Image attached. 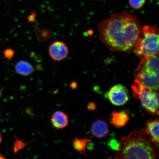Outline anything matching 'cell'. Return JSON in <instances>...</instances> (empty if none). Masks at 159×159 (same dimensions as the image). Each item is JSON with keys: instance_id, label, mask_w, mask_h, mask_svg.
<instances>
[{"instance_id": "obj_15", "label": "cell", "mask_w": 159, "mask_h": 159, "mask_svg": "<svg viewBox=\"0 0 159 159\" xmlns=\"http://www.w3.org/2000/svg\"><path fill=\"white\" fill-rule=\"evenodd\" d=\"M146 0H129V5L135 10L140 9L143 7Z\"/></svg>"}, {"instance_id": "obj_22", "label": "cell", "mask_w": 159, "mask_h": 159, "mask_svg": "<svg viewBox=\"0 0 159 159\" xmlns=\"http://www.w3.org/2000/svg\"><path fill=\"white\" fill-rule=\"evenodd\" d=\"M0 116H1V112H0Z\"/></svg>"}, {"instance_id": "obj_3", "label": "cell", "mask_w": 159, "mask_h": 159, "mask_svg": "<svg viewBox=\"0 0 159 159\" xmlns=\"http://www.w3.org/2000/svg\"><path fill=\"white\" fill-rule=\"evenodd\" d=\"M159 55L152 56L141 60L134 75L145 88L158 91L159 89Z\"/></svg>"}, {"instance_id": "obj_5", "label": "cell", "mask_w": 159, "mask_h": 159, "mask_svg": "<svg viewBox=\"0 0 159 159\" xmlns=\"http://www.w3.org/2000/svg\"><path fill=\"white\" fill-rule=\"evenodd\" d=\"M132 88L136 98L140 99L146 112L152 115L159 114L158 91L145 88L138 80H135Z\"/></svg>"}, {"instance_id": "obj_18", "label": "cell", "mask_w": 159, "mask_h": 159, "mask_svg": "<svg viewBox=\"0 0 159 159\" xmlns=\"http://www.w3.org/2000/svg\"><path fill=\"white\" fill-rule=\"evenodd\" d=\"M37 12L35 11L33 12L29 16L27 17V19L30 22H34L36 21V16Z\"/></svg>"}, {"instance_id": "obj_12", "label": "cell", "mask_w": 159, "mask_h": 159, "mask_svg": "<svg viewBox=\"0 0 159 159\" xmlns=\"http://www.w3.org/2000/svg\"><path fill=\"white\" fill-rule=\"evenodd\" d=\"M16 72L24 76H29L34 72V68L29 61L20 60L16 63L15 66Z\"/></svg>"}, {"instance_id": "obj_17", "label": "cell", "mask_w": 159, "mask_h": 159, "mask_svg": "<svg viewBox=\"0 0 159 159\" xmlns=\"http://www.w3.org/2000/svg\"><path fill=\"white\" fill-rule=\"evenodd\" d=\"M109 145L111 148L117 151L119 148V143L116 140H112L109 142Z\"/></svg>"}, {"instance_id": "obj_2", "label": "cell", "mask_w": 159, "mask_h": 159, "mask_svg": "<svg viewBox=\"0 0 159 159\" xmlns=\"http://www.w3.org/2000/svg\"><path fill=\"white\" fill-rule=\"evenodd\" d=\"M115 159H158L156 143L144 131L135 130L123 137L119 142Z\"/></svg>"}, {"instance_id": "obj_8", "label": "cell", "mask_w": 159, "mask_h": 159, "mask_svg": "<svg viewBox=\"0 0 159 159\" xmlns=\"http://www.w3.org/2000/svg\"><path fill=\"white\" fill-rule=\"evenodd\" d=\"M51 122L55 128L63 129L66 128L69 124L68 116L62 111H56L51 116Z\"/></svg>"}, {"instance_id": "obj_6", "label": "cell", "mask_w": 159, "mask_h": 159, "mask_svg": "<svg viewBox=\"0 0 159 159\" xmlns=\"http://www.w3.org/2000/svg\"><path fill=\"white\" fill-rule=\"evenodd\" d=\"M129 95L128 89L120 84L112 87L108 94L109 100L116 106H121L126 104L129 100Z\"/></svg>"}, {"instance_id": "obj_7", "label": "cell", "mask_w": 159, "mask_h": 159, "mask_svg": "<svg viewBox=\"0 0 159 159\" xmlns=\"http://www.w3.org/2000/svg\"><path fill=\"white\" fill-rule=\"evenodd\" d=\"M50 57L53 60L59 61L63 60L69 54L68 47L62 41H55L50 45L48 49Z\"/></svg>"}, {"instance_id": "obj_10", "label": "cell", "mask_w": 159, "mask_h": 159, "mask_svg": "<svg viewBox=\"0 0 159 159\" xmlns=\"http://www.w3.org/2000/svg\"><path fill=\"white\" fill-rule=\"evenodd\" d=\"M129 118L130 117L126 111H115L111 115L109 121L116 128H121L126 125Z\"/></svg>"}, {"instance_id": "obj_1", "label": "cell", "mask_w": 159, "mask_h": 159, "mask_svg": "<svg viewBox=\"0 0 159 159\" xmlns=\"http://www.w3.org/2000/svg\"><path fill=\"white\" fill-rule=\"evenodd\" d=\"M142 28L135 16L124 11L114 14L99 24V37L111 51L130 53L135 49Z\"/></svg>"}, {"instance_id": "obj_16", "label": "cell", "mask_w": 159, "mask_h": 159, "mask_svg": "<svg viewBox=\"0 0 159 159\" xmlns=\"http://www.w3.org/2000/svg\"><path fill=\"white\" fill-rule=\"evenodd\" d=\"M15 54V51L14 50L8 48L5 50L3 51V54L5 58L11 59L13 58Z\"/></svg>"}, {"instance_id": "obj_11", "label": "cell", "mask_w": 159, "mask_h": 159, "mask_svg": "<svg viewBox=\"0 0 159 159\" xmlns=\"http://www.w3.org/2000/svg\"><path fill=\"white\" fill-rule=\"evenodd\" d=\"M159 119L147 121L144 132L152 139L153 142L158 144L159 143Z\"/></svg>"}, {"instance_id": "obj_9", "label": "cell", "mask_w": 159, "mask_h": 159, "mask_svg": "<svg viewBox=\"0 0 159 159\" xmlns=\"http://www.w3.org/2000/svg\"><path fill=\"white\" fill-rule=\"evenodd\" d=\"M91 132L93 136L97 138H104L109 132L108 125L104 120H98L95 121L91 126Z\"/></svg>"}, {"instance_id": "obj_21", "label": "cell", "mask_w": 159, "mask_h": 159, "mask_svg": "<svg viewBox=\"0 0 159 159\" xmlns=\"http://www.w3.org/2000/svg\"><path fill=\"white\" fill-rule=\"evenodd\" d=\"M2 142V137L1 132H0V144Z\"/></svg>"}, {"instance_id": "obj_4", "label": "cell", "mask_w": 159, "mask_h": 159, "mask_svg": "<svg viewBox=\"0 0 159 159\" xmlns=\"http://www.w3.org/2000/svg\"><path fill=\"white\" fill-rule=\"evenodd\" d=\"M159 31L157 27L146 25L135 45L136 54L140 60L150 56L158 54Z\"/></svg>"}, {"instance_id": "obj_14", "label": "cell", "mask_w": 159, "mask_h": 159, "mask_svg": "<svg viewBox=\"0 0 159 159\" xmlns=\"http://www.w3.org/2000/svg\"><path fill=\"white\" fill-rule=\"evenodd\" d=\"M15 138L16 141L14 144L13 150L14 152L16 154H17L22 149L25 148V147L27 146L28 145L31 143L33 141V140L29 142L25 143L23 142L22 141L20 140L19 139L17 138L16 136Z\"/></svg>"}, {"instance_id": "obj_13", "label": "cell", "mask_w": 159, "mask_h": 159, "mask_svg": "<svg viewBox=\"0 0 159 159\" xmlns=\"http://www.w3.org/2000/svg\"><path fill=\"white\" fill-rule=\"evenodd\" d=\"M89 143H91L90 139L87 138L79 139L75 138V140H73V148L80 154L86 156L85 148L87 144Z\"/></svg>"}, {"instance_id": "obj_19", "label": "cell", "mask_w": 159, "mask_h": 159, "mask_svg": "<svg viewBox=\"0 0 159 159\" xmlns=\"http://www.w3.org/2000/svg\"><path fill=\"white\" fill-rule=\"evenodd\" d=\"M87 108L89 110L94 111L96 108V105L94 103L91 102L89 103L87 105Z\"/></svg>"}, {"instance_id": "obj_20", "label": "cell", "mask_w": 159, "mask_h": 159, "mask_svg": "<svg viewBox=\"0 0 159 159\" xmlns=\"http://www.w3.org/2000/svg\"><path fill=\"white\" fill-rule=\"evenodd\" d=\"M70 88L71 89H75L77 88V83L76 82H75V81H73V82H71L70 83Z\"/></svg>"}]
</instances>
